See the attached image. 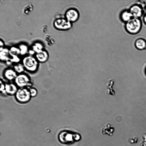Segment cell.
Instances as JSON below:
<instances>
[{"instance_id":"6da1fadb","label":"cell","mask_w":146,"mask_h":146,"mask_svg":"<svg viewBox=\"0 0 146 146\" xmlns=\"http://www.w3.org/2000/svg\"><path fill=\"white\" fill-rule=\"evenodd\" d=\"M142 22L140 18H133L125 24V30L131 35H136L139 33L142 27Z\"/></svg>"},{"instance_id":"7a4b0ae2","label":"cell","mask_w":146,"mask_h":146,"mask_svg":"<svg viewBox=\"0 0 146 146\" xmlns=\"http://www.w3.org/2000/svg\"><path fill=\"white\" fill-rule=\"evenodd\" d=\"M39 62L35 58L31 56H28L23 59L22 64L25 70L30 72H34L38 69Z\"/></svg>"},{"instance_id":"3957f363","label":"cell","mask_w":146,"mask_h":146,"mask_svg":"<svg viewBox=\"0 0 146 146\" xmlns=\"http://www.w3.org/2000/svg\"><path fill=\"white\" fill-rule=\"evenodd\" d=\"M15 96L17 101L21 104L28 103L31 98L29 89L27 88H19Z\"/></svg>"},{"instance_id":"277c9868","label":"cell","mask_w":146,"mask_h":146,"mask_svg":"<svg viewBox=\"0 0 146 146\" xmlns=\"http://www.w3.org/2000/svg\"><path fill=\"white\" fill-rule=\"evenodd\" d=\"M14 81L15 83L19 88H28L32 85L29 76L24 73L18 74Z\"/></svg>"},{"instance_id":"5b68a950","label":"cell","mask_w":146,"mask_h":146,"mask_svg":"<svg viewBox=\"0 0 146 146\" xmlns=\"http://www.w3.org/2000/svg\"><path fill=\"white\" fill-rule=\"evenodd\" d=\"M54 27L60 30H66L70 29L72 26V23L65 18H60L56 19L53 23Z\"/></svg>"},{"instance_id":"8992f818","label":"cell","mask_w":146,"mask_h":146,"mask_svg":"<svg viewBox=\"0 0 146 146\" xmlns=\"http://www.w3.org/2000/svg\"><path fill=\"white\" fill-rule=\"evenodd\" d=\"M65 17L66 20L72 23L78 20L79 17V13L76 9L73 8H70L66 11Z\"/></svg>"},{"instance_id":"52a82bcc","label":"cell","mask_w":146,"mask_h":146,"mask_svg":"<svg viewBox=\"0 0 146 146\" xmlns=\"http://www.w3.org/2000/svg\"><path fill=\"white\" fill-rule=\"evenodd\" d=\"M128 9L134 18H140L144 14L143 8L139 4H136L133 5Z\"/></svg>"},{"instance_id":"ba28073f","label":"cell","mask_w":146,"mask_h":146,"mask_svg":"<svg viewBox=\"0 0 146 146\" xmlns=\"http://www.w3.org/2000/svg\"><path fill=\"white\" fill-rule=\"evenodd\" d=\"M18 74L13 68H8L4 71L3 75L5 79L11 81L15 80Z\"/></svg>"},{"instance_id":"9c48e42d","label":"cell","mask_w":146,"mask_h":146,"mask_svg":"<svg viewBox=\"0 0 146 146\" xmlns=\"http://www.w3.org/2000/svg\"><path fill=\"white\" fill-rule=\"evenodd\" d=\"M18 89V87L15 83H8L5 84V93L8 95L15 96Z\"/></svg>"},{"instance_id":"30bf717a","label":"cell","mask_w":146,"mask_h":146,"mask_svg":"<svg viewBox=\"0 0 146 146\" xmlns=\"http://www.w3.org/2000/svg\"><path fill=\"white\" fill-rule=\"evenodd\" d=\"M48 57V52L44 50H41L36 53L35 58L39 62L43 63L46 62Z\"/></svg>"},{"instance_id":"8fae6325","label":"cell","mask_w":146,"mask_h":146,"mask_svg":"<svg viewBox=\"0 0 146 146\" xmlns=\"http://www.w3.org/2000/svg\"><path fill=\"white\" fill-rule=\"evenodd\" d=\"M114 130V128L110 123H108L102 128L101 132L103 135L111 136L113 135Z\"/></svg>"},{"instance_id":"7c38bea8","label":"cell","mask_w":146,"mask_h":146,"mask_svg":"<svg viewBox=\"0 0 146 146\" xmlns=\"http://www.w3.org/2000/svg\"><path fill=\"white\" fill-rule=\"evenodd\" d=\"M135 48L139 50H141L146 49V40L142 38L136 39L134 42Z\"/></svg>"},{"instance_id":"4fadbf2b","label":"cell","mask_w":146,"mask_h":146,"mask_svg":"<svg viewBox=\"0 0 146 146\" xmlns=\"http://www.w3.org/2000/svg\"><path fill=\"white\" fill-rule=\"evenodd\" d=\"M120 18L121 20L125 23L133 18V16L129 9L123 11L120 14Z\"/></svg>"},{"instance_id":"5bb4252c","label":"cell","mask_w":146,"mask_h":146,"mask_svg":"<svg viewBox=\"0 0 146 146\" xmlns=\"http://www.w3.org/2000/svg\"><path fill=\"white\" fill-rule=\"evenodd\" d=\"M114 80L113 78L110 79L106 84V93L108 95L113 96L115 94L114 90L113 88L114 83Z\"/></svg>"},{"instance_id":"9a60e30c","label":"cell","mask_w":146,"mask_h":146,"mask_svg":"<svg viewBox=\"0 0 146 146\" xmlns=\"http://www.w3.org/2000/svg\"><path fill=\"white\" fill-rule=\"evenodd\" d=\"M33 6L32 4L29 3L25 5L22 9L23 13L25 15L29 14L33 10Z\"/></svg>"},{"instance_id":"2e32d148","label":"cell","mask_w":146,"mask_h":146,"mask_svg":"<svg viewBox=\"0 0 146 146\" xmlns=\"http://www.w3.org/2000/svg\"><path fill=\"white\" fill-rule=\"evenodd\" d=\"M13 68L18 74L23 73L25 70L23 64L18 63L14 65Z\"/></svg>"},{"instance_id":"e0dca14e","label":"cell","mask_w":146,"mask_h":146,"mask_svg":"<svg viewBox=\"0 0 146 146\" xmlns=\"http://www.w3.org/2000/svg\"><path fill=\"white\" fill-rule=\"evenodd\" d=\"M9 50L7 48H3L1 51L0 53V59L4 61H7L9 58L8 54H9Z\"/></svg>"},{"instance_id":"ac0fdd59","label":"cell","mask_w":146,"mask_h":146,"mask_svg":"<svg viewBox=\"0 0 146 146\" xmlns=\"http://www.w3.org/2000/svg\"><path fill=\"white\" fill-rule=\"evenodd\" d=\"M43 46L41 44L36 42L34 43L32 46V49L36 53L43 50Z\"/></svg>"},{"instance_id":"d6986e66","label":"cell","mask_w":146,"mask_h":146,"mask_svg":"<svg viewBox=\"0 0 146 146\" xmlns=\"http://www.w3.org/2000/svg\"><path fill=\"white\" fill-rule=\"evenodd\" d=\"M19 48L20 50V54L22 55H24L28 52L27 46L25 44H20Z\"/></svg>"},{"instance_id":"ffe728a7","label":"cell","mask_w":146,"mask_h":146,"mask_svg":"<svg viewBox=\"0 0 146 146\" xmlns=\"http://www.w3.org/2000/svg\"><path fill=\"white\" fill-rule=\"evenodd\" d=\"M9 54L11 55V58H9V59L11 62H15L18 63L20 60V59L17 56V55L12 54L9 52Z\"/></svg>"},{"instance_id":"44dd1931","label":"cell","mask_w":146,"mask_h":146,"mask_svg":"<svg viewBox=\"0 0 146 146\" xmlns=\"http://www.w3.org/2000/svg\"><path fill=\"white\" fill-rule=\"evenodd\" d=\"M29 89L31 96L32 97H34L36 96L38 92L37 89L33 87H30L28 88Z\"/></svg>"},{"instance_id":"7402d4cb","label":"cell","mask_w":146,"mask_h":146,"mask_svg":"<svg viewBox=\"0 0 146 146\" xmlns=\"http://www.w3.org/2000/svg\"><path fill=\"white\" fill-rule=\"evenodd\" d=\"M9 52L12 54L16 55H18L20 53L19 48L14 46L12 47L11 48Z\"/></svg>"},{"instance_id":"603a6c76","label":"cell","mask_w":146,"mask_h":146,"mask_svg":"<svg viewBox=\"0 0 146 146\" xmlns=\"http://www.w3.org/2000/svg\"><path fill=\"white\" fill-rule=\"evenodd\" d=\"M0 92L1 93H5V84L2 80H0Z\"/></svg>"},{"instance_id":"cb8c5ba5","label":"cell","mask_w":146,"mask_h":146,"mask_svg":"<svg viewBox=\"0 0 146 146\" xmlns=\"http://www.w3.org/2000/svg\"><path fill=\"white\" fill-rule=\"evenodd\" d=\"M142 140L140 144L141 146H146V133H143L142 134Z\"/></svg>"},{"instance_id":"d4e9b609","label":"cell","mask_w":146,"mask_h":146,"mask_svg":"<svg viewBox=\"0 0 146 146\" xmlns=\"http://www.w3.org/2000/svg\"><path fill=\"white\" fill-rule=\"evenodd\" d=\"M138 140V138L137 137H134L133 138L129 139L128 141L131 144H134L137 143Z\"/></svg>"},{"instance_id":"484cf974","label":"cell","mask_w":146,"mask_h":146,"mask_svg":"<svg viewBox=\"0 0 146 146\" xmlns=\"http://www.w3.org/2000/svg\"><path fill=\"white\" fill-rule=\"evenodd\" d=\"M66 136H65V140H66L67 141H70L71 139V135L70 134H66Z\"/></svg>"},{"instance_id":"4316f807","label":"cell","mask_w":146,"mask_h":146,"mask_svg":"<svg viewBox=\"0 0 146 146\" xmlns=\"http://www.w3.org/2000/svg\"><path fill=\"white\" fill-rule=\"evenodd\" d=\"M143 20L144 23L146 25V13L143 15Z\"/></svg>"},{"instance_id":"83f0119b","label":"cell","mask_w":146,"mask_h":146,"mask_svg":"<svg viewBox=\"0 0 146 146\" xmlns=\"http://www.w3.org/2000/svg\"><path fill=\"white\" fill-rule=\"evenodd\" d=\"M29 54L31 55L34 54L35 53V52L32 49L29 50Z\"/></svg>"},{"instance_id":"f1b7e54d","label":"cell","mask_w":146,"mask_h":146,"mask_svg":"<svg viewBox=\"0 0 146 146\" xmlns=\"http://www.w3.org/2000/svg\"><path fill=\"white\" fill-rule=\"evenodd\" d=\"M3 44H3V42H2V41L1 40H0L1 46H2H2H3Z\"/></svg>"},{"instance_id":"f546056e","label":"cell","mask_w":146,"mask_h":146,"mask_svg":"<svg viewBox=\"0 0 146 146\" xmlns=\"http://www.w3.org/2000/svg\"><path fill=\"white\" fill-rule=\"evenodd\" d=\"M145 74L146 75V67L145 68Z\"/></svg>"},{"instance_id":"4dcf8cb0","label":"cell","mask_w":146,"mask_h":146,"mask_svg":"<svg viewBox=\"0 0 146 146\" xmlns=\"http://www.w3.org/2000/svg\"></svg>"}]
</instances>
